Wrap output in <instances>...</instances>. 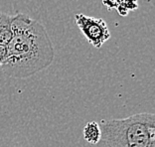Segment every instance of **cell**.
I'll return each mask as SVG.
<instances>
[{
    "instance_id": "cell-1",
    "label": "cell",
    "mask_w": 155,
    "mask_h": 147,
    "mask_svg": "<svg viewBox=\"0 0 155 147\" xmlns=\"http://www.w3.org/2000/svg\"><path fill=\"white\" fill-rule=\"evenodd\" d=\"M12 38L1 65L6 76L26 79L47 69L54 61L55 51L44 25L23 13L12 16Z\"/></svg>"
},
{
    "instance_id": "cell-2",
    "label": "cell",
    "mask_w": 155,
    "mask_h": 147,
    "mask_svg": "<svg viewBox=\"0 0 155 147\" xmlns=\"http://www.w3.org/2000/svg\"><path fill=\"white\" fill-rule=\"evenodd\" d=\"M97 147H155V114L142 113L100 121Z\"/></svg>"
},
{
    "instance_id": "cell-3",
    "label": "cell",
    "mask_w": 155,
    "mask_h": 147,
    "mask_svg": "<svg viewBox=\"0 0 155 147\" xmlns=\"http://www.w3.org/2000/svg\"><path fill=\"white\" fill-rule=\"evenodd\" d=\"M75 21L87 42L94 48H101L105 42L110 40V32L104 19L78 13L75 15Z\"/></svg>"
},
{
    "instance_id": "cell-4",
    "label": "cell",
    "mask_w": 155,
    "mask_h": 147,
    "mask_svg": "<svg viewBox=\"0 0 155 147\" xmlns=\"http://www.w3.org/2000/svg\"><path fill=\"white\" fill-rule=\"evenodd\" d=\"M12 16L0 12V44L7 46L12 38Z\"/></svg>"
},
{
    "instance_id": "cell-5",
    "label": "cell",
    "mask_w": 155,
    "mask_h": 147,
    "mask_svg": "<svg viewBox=\"0 0 155 147\" xmlns=\"http://www.w3.org/2000/svg\"><path fill=\"white\" fill-rule=\"evenodd\" d=\"M83 136L84 140L91 145H97L101 138V128L97 121H89L84 126Z\"/></svg>"
},
{
    "instance_id": "cell-6",
    "label": "cell",
    "mask_w": 155,
    "mask_h": 147,
    "mask_svg": "<svg viewBox=\"0 0 155 147\" xmlns=\"http://www.w3.org/2000/svg\"><path fill=\"white\" fill-rule=\"evenodd\" d=\"M138 7V0H120L116 10L120 16H127L130 11H134Z\"/></svg>"
},
{
    "instance_id": "cell-7",
    "label": "cell",
    "mask_w": 155,
    "mask_h": 147,
    "mask_svg": "<svg viewBox=\"0 0 155 147\" xmlns=\"http://www.w3.org/2000/svg\"><path fill=\"white\" fill-rule=\"evenodd\" d=\"M119 3H120V0H103V4L107 7L108 11L112 9H116Z\"/></svg>"
},
{
    "instance_id": "cell-8",
    "label": "cell",
    "mask_w": 155,
    "mask_h": 147,
    "mask_svg": "<svg viewBox=\"0 0 155 147\" xmlns=\"http://www.w3.org/2000/svg\"><path fill=\"white\" fill-rule=\"evenodd\" d=\"M6 56H7V46L0 44V67L4 63Z\"/></svg>"
}]
</instances>
